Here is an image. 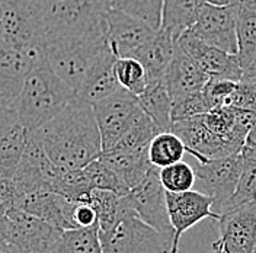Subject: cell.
<instances>
[{
    "instance_id": "e575fe53",
    "label": "cell",
    "mask_w": 256,
    "mask_h": 253,
    "mask_svg": "<svg viewBox=\"0 0 256 253\" xmlns=\"http://www.w3.org/2000/svg\"><path fill=\"white\" fill-rule=\"evenodd\" d=\"M84 169L90 178L94 190H110L118 195H128L131 192V190L122 182V179L112 169H110L100 158L92 162Z\"/></svg>"
},
{
    "instance_id": "d4e9b609",
    "label": "cell",
    "mask_w": 256,
    "mask_h": 253,
    "mask_svg": "<svg viewBox=\"0 0 256 253\" xmlns=\"http://www.w3.org/2000/svg\"><path fill=\"white\" fill-rule=\"evenodd\" d=\"M202 4V0H163L162 30L179 40L184 32L194 28Z\"/></svg>"
},
{
    "instance_id": "cb8c5ba5",
    "label": "cell",
    "mask_w": 256,
    "mask_h": 253,
    "mask_svg": "<svg viewBox=\"0 0 256 253\" xmlns=\"http://www.w3.org/2000/svg\"><path fill=\"white\" fill-rule=\"evenodd\" d=\"M140 106L152 121L159 126L162 132L172 131L174 120H172V110H174V99L169 94L164 82L148 83L146 90L138 96Z\"/></svg>"
},
{
    "instance_id": "bcb514c9",
    "label": "cell",
    "mask_w": 256,
    "mask_h": 253,
    "mask_svg": "<svg viewBox=\"0 0 256 253\" xmlns=\"http://www.w3.org/2000/svg\"><path fill=\"white\" fill-rule=\"evenodd\" d=\"M255 253H256V249H255Z\"/></svg>"
},
{
    "instance_id": "b9f144b4",
    "label": "cell",
    "mask_w": 256,
    "mask_h": 253,
    "mask_svg": "<svg viewBox=\"0 0 256 253\" xmlns=\"http://www.w3.org/2000/svg\"><path fill=\"white\" fill-rule=\"evenodd\" d=\"M244 147H249V148H254L256 150V126L249 131L246 140H244Z\"/></svg>"
},
{
    "instance_id": "7a4b0ae2",
    "label": "cell",
    "mask_w": 256,
    "mask_h": 253,
    "mask_svg": "<svg viewBox=\"0 0 256 253\" xmlns=\"http://www.w3.org/2000/svg\"><path fill=\"white\" fill-rule=\"evenodd\" d=\"M76 98L78 94L50 68L48 63H44L30 76L12 110L20 124L34 134L62 114Z\"/></svg>"
},
{
    "instance_id": "74e56055",
    "label": "cell",
    "mask_w": 256,
    "mask_h": 253,
    "mask_svg": "<svg viewBox=\"0 0 256 253\" xmlns=\"http://www.w3.org/2000/svg\"><path fill=\"white\" fill-rule=\"evenodd\" d=\"M239 82L224 79H210L207 86L204 88V92L210 99L212 108L217 106H227L232 95L234 94Z\"/></svg>"
},
{
    "instance_id": "d6a6232c",
    "label": "cell",
    "mask_w": 256,
    "mask_h": 253,
    "mask_svg": "<svg viewBox=\"0 0 256 253\" xmlns=\"http://www.w3.org/2000/svg\"><path fill=\"white\" fill-rule=\"evenodd\" d=\"M115 76L122 89L134 95L140 96L146 90L148 80H147V73L143 64L136 58L126 57V58H116L115 66Z\"/></svg>"
},
{
    "instance_id": "f1b7e54d",
    "label": "cell",
    "mask_w": 256,
    "mask_h": 253,
    "mask_svg": "<svg viewBox=\"0 0 256 253\" xmlns=\"http://www.w3.org/2000/svg\"><path fill=\"white\" fill-rule=\"evenodd\" d=\"M188 153L185 142L175 132H160L154 137L148 147V158L154 168L163 169L175 163L184 162L182 158Z\"/></svg>"
},
{
    "instance_id": "ffe728a7",
    "label": "cell",
    "mask_w": 256,
    "mask_h": 253,
    "mask_svg": "<svg viewBox=\"0 0 256 253\" xmlns=\"http://www.w3.org/2000/svg\"><path fill=\"white\" fill-rule=\"evenodd\" d=\"M116 56L108 48L98 57L90 70L88 72L80 89L78 90V98L83 102L95 106L96 104L110 98L120 89H122L116 80L114 66L116 62Z\"/></svg>"
},
{
    "instance_id": "5bb4252c",
    "label": "cell",
    "mask_w": 256,
    "mask_h": 253,
    "mask_svg": "<svg viewBox=\"0 0 256 253\" xmlns=\"http://www.w3.org/2000/svg\"><path fill=\"white\" fill-rule=\"evenodd\" d=\"M192 31L202 41L228 54H239L236 4L212 6L204 3Z\"/></svg>"
},
{
    "instance_id": "836d02e7",
    "label": "cell",
    "mask_w": 256,
    "mask_h": 253,
    "mask_svg": "<svg viewBox=\"0 0 256 253\" xmlns=\"http://www.w3.org/2000/svg\"><path fill=\"white\" fill-rule=\"evenodd\" d=\"M160 182L166 192L172 194H182L195 188L196 174L195 169L186 162H179L172 166L163 168L159 172Z\"/></svg>"
},
{
    "instance_id": "52a82bcc",
    "label": "cell",
    "mask_w": 256,
    "mask_h": 253,
    "mask_svg": "<svg viewBox=\"0 0 256 253\" xmlns=\"http://www.w3.org/2000/svg\"><path fill=\"white\" fill-rule=\"evenodd\" d=\"M44 63V46L0 47V108L15 105L30 76Z\"/></svg>"
},
{
    "instance_id": "e0dca14e",
    "label": "cell",
    "mask_w": 256,
    "mask_h": 253,
    "mask_svg": "<svg viewBox=\"0 0 256 253\" xmlns=\"http://www.w3.org/2000/svg\"><path fill=\"white\" fill-rule=\"evenodd\" d=\"M158 32L142 20L112 8L106 16L108 46L118 58L132 57L134 52L153 40Z\"/></svg>"
},
{
    "instance_id": "ac0fdd59",
    "label": "cell",
    "mask_w": 256,
    "mask_h": 253,
    "mask_svg": "<svg viewBox=\"0 0 256 253\" xmlns=\"http://www.w3.org/2000/svg\"><path fill=\"white\" fill-rule=\"evenodd\" d=\"M30 132L12 108H0V179H12L24 158Z\"/></svg>"
},
{
    "instance_id": "83f0119b",
    "label": "cell",
    "mask_w": 256,
    "mask_h": 253,
    "mask_svg": "<svg viewBox=\"0 0 256 253\" xmlns=\"http://www.w3.org/2000/svg\"><path fill=\"white\" fill-rule=\"evenodd\" d=\"M51 253H104L99 224L63 232Z\"/></svg>"
},
{
    "instance_id": "44dd1931",
    "label": "cell",
    "mask_w": 256,
    "mask_h": 253,
    "mask_svg": "<svg viewBox=\"0 0 256 253\" xmlns=\"http://www.w3.org/2000/svg\"><path fill=\"white\" fill-rule=\"evenodd\" d=\"M176 41L178 40L174 38V35L160 30L153 40L138 48L131 57L143 64L148 83H158L164 80L166 72L175 56Z\"/></svg>"
},
{
    "instance_id": "30bf717a",
    "label": "cell",
    "mask_w": 256,
    "mask_h": 253,
    "mask_svg": "<svg viewBox=\"0 0 256 253\" xmlns=\"http://www.w3.org/2000/svg\"><path fill=\"white\" fill-rule=\"evenodd\" d=\"M194 169L196 174L195 188L212 198V211L217 216V211L234 195L238 190L243 169L242 152L234 156L208 160L207 163L196 162V166Z\"/></svg>"
},
{
    "instance_id": "484cf974",
    "label": "cell",
    "mask_w": 256,
    "mask_h": 253,
    "mask_svg": "<svg viewBox=\"0 0 256 253\" xmlns=\"http://www.w3.org/2000/svg\"><path fill=\"white\" fill-rule=\"evenodd\" d=\"M236 28L238 57L244 70L256 57V0H239L236 3Z\"/></svg>"
},
{
    "instance_id": "8fae6325",
    "label": "cell",
    "mask_w": 256,
    "mask_h": 253,
    "mask_svg": "<svg viewBox=\"0 0 256 253\" xmlns=\"http://www.w3.org/2000/svg\"><path fill=\"white\" fill-rule=\"evenodd\" d=\"M104 253H174L168 242L137 216L100 232Z\"/></svg>"
},
{
    "instance_id": "1f68e13d",
    "label": "cell",
    "mask_w": 256,
    "mask_h": 253,
    "mask_svg": "<svg viewBox=\"0 0 256 253\" xmlns=\"http://www.w3.org/2000/svg\"><path fill=\"white\" fill-rule=\"evenodd\" d=\"M111 8L142 20L154 31L162 30L163 0H111Z\"/></svg>"
},
{
    "instance_id": "6da1fadb",
    "label": "cell",
    "mask_w": 256,
    "mask_h": 253,
    "mask_svg": "<svg viewBox=\"0 0 256 253\" xmlns=\"http://www.w3.org/2000/svg\"><path fill=\"white\" fill-rule=\"evenodd\" d=\"M34 134L62 169H83L104 153L95 110L79 98Z\"/></svg>"
},
{
    "instance_id": "ba28073f",
    "label": "cell",
    "mask_w": 256,
    "mask_h": 253,
    "mask_svg": "<svg viewBox=\"0 0 256 253\" xmlns=\"http://www.w3.org/2000/svg\"><path fill=\"white\" fill-rule=\"evenodd\" d=\"M159 172L160 169L154 168L137 188L130 192V196L138 218L156 230L174 252L175 230L170 222L166 190L160 182Z\"/></svg>"
},
{
    "instance_id": "60d3db41",
    "label": "cell",
    "mask_w": 256,
    "mask_h": 253,
    "mask_svg": "<svg viewBox=\"0 0 256 253\" xmlns=\"http://www.w3.org/2000/svg\"><path fill=\"white\" fill-rule=\"evenodd\" d=\"M242 82L250 83V84H256V57L254 58V62L243 70Z\"/></svg>"
},
{
    "instance_id": "603a6c76",
    "label": "cell",
    "mask_w": 256,
    "mask_h": 253,
    "mask_svg": "<svg viewBox=\"0 0 256 253\" xmlns=\"http://www.w3.org/2000/svg\"><path fill=\"white\" fill-rule=\"evenodd\" d=\"M89 202L95 208L98 214L100 232H110L122 220L137 216L130 194L118 195L110 190H95L90 195Z\"/></svg>"
},
{
    "instance_id": "8992f818",
    "label": "cell",
    "mask_w": 256,
    "mask_h": 253,
    "mask_svg": "<svg viewBox=\"0 0 256 253\" xmlns=\"http://www.w3.org/2000/svg\"><path fill=\"white\" fill-rule=\"evenodd\" d=\"M62 230L28 212L10 210L0 216V242L16 253H51Z\"/></svg>"
},
{
    "instance_id": "9a60e30c",
    "label": "cell",
    "mask_w": 256,
    "mask_h": 253,
    "mask_svg": "<svg viewBox=\"0 0 256 253\" xmlns=\"http://www.w3.org/2000/svg\"><path fill=\"white\" fill-rule=\"evenodd\" d=\"M178 42L211 79L242 82L243 67L238 56L210 46L198 35H195L192 30L184 32L179 36Z\"/></svg>"
},
{
    "instance_id": "7402d4cb",
    "label": "cell",
    "mask_w": 256,
    "mask_h": 253,
    "mask_svg": "<svg viewBox=\"0 0 256 253\" xmlns=\"http://www.w3.org/2000/svg\"><path fill=\"white\" fill-rule=\"evenodd\" d=\"M100 160L118 174L131 190L137 188L154 169L148 158V148L140 152L111 150L102 153Z\"/></svg>"
},
{
    "instance_id": "f546056e",
    "label": "cell",
    "mask_w": 256,
    "mask_h": 253,
    "mask_svg": "<svg viewBox=\"0 0 256 253\" xmlns=\"http://www.w3.org/2000/svg\"><path fill=\"white\" fill-rule=\"evenodd\" d=\"M160 132L162 131L159 130V126L152 121V118L143 110H140L130 130L126 132V136L112 150H127V152L147 150L152 142L154 140V137L159 136Z\"/></svg>"
},
{
    "instance_id": "4316f807",
    "label": "cell",
    "mask_w": 256,
    "mask_h": 253,
    "mask_svg": "<svg viewBox=\"0 0 256 253\" xmlns=\"http://www.w3.org/2000/svg\"><path fill=\"white\" fill-rule=\"evenodd\" d=\"M242 158H243V169L240 174L238 190L234 195L217 211L218 218L226 212H230L239 206L256 201V150L243 147Z\"/></svg>"
},
{
    "instance_id": "4dcf8cb0",
    "label": "cell",
    "mask_w": 256,
    "mask_h": 253,
    "mask_svg": "<svg viewBox=\"0 0 256 253\" xmlns=\"http://www.w3.org/2000/svg\"><path fill=\"white\" fill-rule=\"evenodd\" d=\"M94 186L86 169H63L56 184L54 192L63 195L73 202H89Z\"/></svg>"
},
{
    "instance_id": "7c38bea8",
    "label": "cell",
    "mask_w": 256,
    "mask_h": 253,
    "mask_svg": "<svg viewBox=\"0 0 256 253\" xmlns=\"http://www.w3.org/2000/svg\"><path fill=\"white\" fill-rule=\"evenodd\" d=\"M172 132L185 142L188 154H191L198 163L234 156L244 147L239 142L226 140L211 132L202 120V115L174 122Z\"/></svg>"
},
{
    "instance_id": "7bdbcfd3",
    "label": "cell",
    "mask_w": 256,
    "mask_h": 253,
    "mask_svg": "<svg viewBox=\"0 0 256 253\" xmlns=\"http://www.w3.org/2000/svg\"><path fill=\"white\" fill-rule=\"evenodd\" d=\"M202 2L212 6H232V4H236L239 0H202Z\"/></svg>"
},
{
    "instance_id": "5b68a950",
    "label": "cell",
    "mask_w": 256,
    "mask_h": 253,
    "mask_svg": "<svg viewBox=\"0 0 256 253\" xmlns=\"http://www.w3.org/2000/svg\"><path fill=\"white\" fill-rule=\"evenodd\" d=\"M0 47L44 46L42 0H0Z\"/></svg>"
},
{
    "instance_id": "f35d334b",
    "label": "cell",
    "mask_w": 256,
    "mask_h": 253,
    "mask_svg": "<svg viewBox=\"0 0 256 253\" xmlns=\"http://www.w3.org/2000/svg\"><path fill=\"white\" fill-rule=\"evenodd\" d=\"M227 106L256 112V84L239 82Z\"/></svg>"
},
{
    "instance_id": "2e32d148",
    "label": "cell",
    "mask_w": 256,
    "mask_h": 253,
    "mask_svg": "<svg viewBox=\"0 0 256 253\" xmlns=\"http://www.w3.org/2000/svg\"><path fill=\"white\" fill-rule=\"evenodd\" d=\"M168 196V208L172 227L175 230L174 238V253H179V243L182 234L188 232L194 226L206 218L218 220L214 214L212 206L214 201L208 195L196 190L182 192V194H172L166 192Z\"/></svg>"
},
{
    "instance_id": "ee69618b",
    "label": "cell",
    "mask_w": 256,
    "mask_h": 253,
    "mask_svg": "<svg viewBox=\"0 0 256 253\" xmlns=\"http://www.w3.org/2000/svg\"><path fill=\"white\" fill-rule=\"evenodd\" d=\"M0 253H16L9 244H6V243H3V242H0Z\"/></svg>"
},
{
    "instance_id": "277c9868",
    "label": "cell",
    "mask_w": 256,
    "mask_h": 253,
    "mask_svg": "<svg viewBox=\"0 0 256 253\" xmlns=\"http://www.w3.org/2000/svg\"><path fill=\"white\" fill-rule=\"evenodd\" d=\"M46 40L70 35H105L111 0H42Z\"/></svg>"
},
{
    "instance_id": "4fadbf2b",
    "label": "cell",
    "mask_w": 256,
    "mask_h": 253,
    "mask_svg": "<svg viewBox=\"0 0 256 253\" xmlns=\"http://www.w3.org/2000/svg\"><path fill=\"white\" fill-rule=\"evenodd\" d=\"M217 226L218 238L212 243L214 252L255 253L256 201L223 214Z\"/></svg>"
},
{
    "instance_id": "ab89813d",
    "label": "cell",
    "mask_w": 256,
    "mask_h": 253,
    "mask_svg": "<svg viewBox=\"0 0 256 253\" xmlns=\"http://www.w3.org/2000/svg\"><path fill=\"white\" fill-rule=\"evenodd\" d=\"M74 220H76V224L79 226V228H86V227H92L95 224H99L98 214L90 202L78 204L76 210H74Z\"/></svg>"
},
{
    "instance_id": "8d00e7d4",
    "label": "cell",
    "mask_w": 256,
    "mask_h": 253,
    "mask_svg": "<svg viewBox=\"0 0 256 253\" xmlns=\"http://www.w3.org/2000/svg\"><path fill=\"white\" fill-rule=\"evenodd\" d=\"M202 120L208 130L214 132L216 136L223 137L226 140L236 142L234 140V110L232 106L212 108L211 111L202 115Z\"/></svg>"
},
{
    "instance_id": "3957f363",
    "label": "cell",
    "mask_w": 256,
    "mask_h": 253,
    "mask_svg": "<svg viewBox=\"0 0 256 253\" xmlns=\"http://www.w3.org/2000/svg\"><path fill=\"white\" fill-rule=\"evenodd\" d=\"M106 48L105 35H70L44 41L50 68L76 94L90 67Z\"/></svg>"
},
{
    "instance_id": "9c48e42d",
    "label": "cell",
    "mask_w": 256,
    "mask_h": 253,
    "mask_svg": "<svg viewBox=\"0 0 256 253\" xmlns=\"http://www.w3.org/2000/svg\"><path fill=\"white\" fill-rule=\"evenodd\" d=\"M99 126L104 153L112 150L126 136L137 114L140 112L138 96L120 89L94 106Z\"/></svg>"
},
{
    "instance_id": "d6986e66",
    "label": "cell",
    "mask_w": 256,
    "mask_h": 253,
    "mask_svg": "<svg viewBox=\"0 0 256 253\" xmlns=\"http://www.w3.org/2000/svg\"><path fill=\"white\" fill-rule=\"evenodd\" d=\"M210 79L211 78L201 70V67L192 60L191 56L185 52L176 41L174 60L163 80L172 99L176 100L196 92H202Z\"/></svg>"
},
{
    "instance_id": "f6af8a7d",
    "label": "cell",
    "mask_w": 256,
    "mask_h": 253,
    "mask_svg": "<svg viewBox=\"0 0 256 253\" xmlns=\"http://www.w3.org/2000/svg\"><path fill=\"white\" fill-rule=\"evenodd\" d=\"M212 253H223V252H212Z\"/></svg>"
},
{
    "instance_id": "d590c367",
    "label": "cell",
    "mask_w": 256,
    "mask_h": 253,
    "mask_svg": "<svg viewBox=\"0 0 256 253\" xmlns=\"http://www.w3.org/2000/svg\"><path fill=\"white\" fill-rule=\"evenodd\" d=\"M212 110V105L206 95V92H196L192 95L180 98L174 100V110H172V120L174 122L190 120L194 116L204 115Z\"/></svg>"
}]
</instances>
